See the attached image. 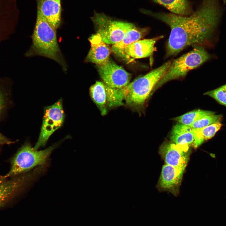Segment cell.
<instances>
[{"label":"cell","instance_id":"18","mask_svg":"<svg viewBox=\"0 0 226 226\" xmlns=\"http://www.w3.org/2000/svg\"><path fill=\"white\" fill-rule=\"evenodd\" d=\"M90 96L99 109L102 116L107 113V100L105 85L104 83L97 81L89 89Z\"/></svg>","mask_w":226,"mask_h":226},{"label":"cell","instance_id":"4","mask_svg":"<svg viewBox=\"0 0 226 226\" xmlns=\"http://www.w3.org/2000/svg\"><path fill=\"white\" fill-rule=\"evenodd\" d=\"M60 143H55L41 150L35 149L29 143H25L12 160L9 172L2 177L5 178L13 177L29 172L34 168L45 165L53 151Z\"/></svg>","mask_w":226,"mask_h":226},{"label":"cell","instance_id":"24","mask_svg":"<svg viewBox=\"0 0 226 226\" xmlns=\"http://www.w3.org/2000/svg\"><path fill=\"white\" fill-rule=\"evenodd\" d=\"M5 98L3 93L0 90V115L5 105Z\"/></svg>","mask_w":226,"mask_h":226},{"label":"cell","instance_id":"10","mask_svg":"<svg viewBox=\"0 0 226 226\" xmlns=\"http://www.w3.org/2000/svg\"><path fill=\"white\" fill-rule=\"evenodd\" d=\"M160 152L166 164L185 170L189 160V146L166 142L161 146Z\"/></svg>","mask_w":226,"mask_h":226},{"label":"cell","instance_id":"7","mask_svg":"<svg viewBox=\"0 0 226 226\" xmlns=\"http://www.w3.org/2000/svg\"><path fill=\"white\" fill-rule=\"evenodd\" d=\"M65 117L62 98L53 105L44 108L40 133L34 149L38 150L46 145L51 135L62 126Z\"/></svg>","mask_w":226,"mask_h":226},{"label":"cell","instance_id":"2","mask_svg":"<svg viewBox=\"0 0 226 226\" xmlns=\"http://www.w3.org/2000/svg\"><path fill=\"white\" fill-rule=\"evenodd\" d=\"M56 31V30L37 13L32 36V45L27 55L40 56L52 59L58 63L65 72L67 65L58 45Z\"/></svg>","mask_w":226,"mask_h":226},{"label":"cell","instance_id":"11","mask_svg":"<svg viewBox=\"0 0 226 226\" xmlns=\"http://www.w3.org/2000/svg\"><path fill=\"white\" fill-rule=\"evenodd\" d=\"M89 40L91 46L85 61L97 65L107 61L111 52L109 45L104 42L96 34L92 35Z\"/></svg>","mask_w":226,"mask_h":226},{"label":"cell","instance_id":"19","mask_svg":"<svg viewBox=\"0 0 226 226\" xmlns=\"http://www.w3.org/2000/svg\"><path fill=\"white\" fill-rule=\"evenodd\" d=\"M222 126V124L218 121L202 128H192L194 147H198L205 141L213 137Z\"/></svg>","mask_w":226,"mask_h":226},{"label":"cell","instance_id":"15","mask_svg":"<svg viewBox=\"0 0 226 226\" xmlns=\"http://www.w3.org/2000/svg\"><path fill=\"white\" fill-rule=\"evenodd\" d=\"M147 30L146 28H140L135 26L127 32L121 41L112 45L111 48V52L126 61H132L125 54V48L128 45L140 40L145 35Z\"/></svg>","mask_w":226,"mask_h":226},{"label":"cell","instance_id":"14","mask_svg":"<svg viewBox=\"0 0 226 226\" xmlns=\"http://www.w3.org/2000/svg\"><path fill=\"white\" fill-rule=\"evenodd\" d=\"M184 170L167 164L163 166L159 184L162 189L175 191L180 184Z\"/></svg>","mask_w":226,"mask_h":226},{"label":"cell","instance_id":"1","mask_svg":"<svg viewBox=\"0 0 226 226\" xmlns=\"http://www.w3.org/2000/svg\"><path fill=\"white\" fill-rule=\"evenodd\" d=\"M142 11L170 28L166 48L167 56L175 55L188 46H200L206 41L216 26L221 13L218 0H202L199 7L188 16L143 9Z\"/></svg>","mask_w":226,"mask_h":226},{"label":"cell","instance_id":"12","mask_svg":"<svg viewBox=\"0 0 226 226\" xmlns=\"http://www.w3.org/2000/svg\"><path fill=\"white\" fill-rule=\"evenodd\" d=\"M163 37V36H160L135 41L125 48V54L132 61L134 59L148 57L155 51L154 46L156 42Z\"/></svg>","mask_w":226,"mask_h":226},{"label":"cell","instance_id":"23","mask_svg":"<svg viewBox=\"0 0 226 226\" xmlns=\"http://www.w3.org/2000/svg\"><path fill=\"white\" fill-rule=\"evenodd\" d=\"M204 94L213 98L219 104L226 106V89L224 85L207 92Z\"/></svg>","mask_w":226,"mask_h":226},{"label":"cell","instance_id":"26","mask_svg":"<svg viewBox=\"0 0 226 226\" xmlns=\"http://www.w3.org/2000/svg\"><path fill=\"white\" fill-rule=\"evenodd\" d=\"M223 0L224 1V3H225V2H226V0Z\"/></svg>","mask_w":226,"mask_h":226},{"label":"cell","instance_id":"17","mask_svg":"<svg viewBox=\"0 0 226 226\" xmlns=\"http://www.w3.org/2000/svg\"><path fill=\"white\" fill-rule=\"evenodd\" d=\"M171 12L181 16H188L193 12L189 0H153Z\"/></svg>","mask_w":226,"mask_h":226},{"label":"cell","instance_id":"6","mask_svg":"<svg viewBox=\"0 0 226 226\" xmlns=\"http://www.w3.org/2000/svg\"><path fill=\"white\" fill-rule=\"evenodd\" d=\"M92 20L96 33L108 45H114L124 37L127 32L135 25L124 21L113 20L101 13H96Z\"/></svg>","mask_w":226,"mask_h":226},{"label":"cell","instance_id":"21","mask_svg":"<svg viewBox=\"0 0 226 226\" xmlns=\"http://www.w3.org/2000/svg\"><path fill=\"white\" fill-rule=\"evenodd\" d=\"M105 85L107 105L110 107L123 105L124 97L121 88H112Z\"/></svg>","mask_w":226,"mask_h":226},{"label":"cell","instance_id":"22","mask_svg":"<svg viewBox=\"0 0 226 226\" xmlns=\"http://www.w3.org/2000/svg\"><path fill=\"white\" fill-rule=\"evenodd\" d=\"M222 117V115L213 114L205 116L199 119L189 126L192 128H202L220 121Z\"/></svg>","mask_w":226,"mask_h":226},{"label":"cell","instance_id":"20","mask_svg":"<svg viewBox=\"0 0 226 226\" xmlns=\"http://www.w3.org/2000/svg\"><path fill=\"white\" fill-rule=\"evenodd\" d=\"M215 112L210 111L197 110H192L172 119L180 124L190 126L202 117L206 115H213Z\"/></svg>","mask_w":226,"mask_h":226},{"label":"cell","instance_id":"25","mask_svg":"<svg viewBox=\"0 0 226 226\" xmlns=\"http://www.w3.org/2000/svg\"><path fill=\"white\" fill-rule=\"evenodd\" d=\"M11 143L12 142L7 139L0 132V144H9Z\"/></svg>","mask_w":226,"mask_h":226},{"label":"cell","instance_id":"13","mask_svg":"<svg viewBox=\"0 0 226 226\" xmlns=\"http://www.w3.org/2000/svg\"><path fill=\"white\" fill-rule=\"evenodd\" d=\"M37 13L43 16L56 30L61 22V0H39Z\"/></svg>","mask_w":226,"mask_h":226},{"label":"cell","instance_id":"8","mask_svg":"<svg viewBox=\"0 0 226 226\" xmlns=\"http://www.w3.org/2000/svg\"><path fill=\"white\" fill-rule=\"evenodd\" d=\"M43 171L39 167L30 172L10 179L0 177V207L4 206L28 186L29 183Z\"/></svg>","mask_w":226,"mask_h":226},{"label":"cell","instance_id":"16","mask_svg":"<svg viewBox=\"0 0 226 226\" xmlns=\"http://www.w3.org/2000/svg\"><path fill=\"white\" fill-rule=\"evenodd\" d=\"M170 138L174 143L181 146H189L194 142L192 128L181 124L173 126Z\"/></svg>","mask_w":226,"mask_h":226},{"label":"cell","instance_id":"9","mask_svg":"<svg viewBox=\"0 0 226 226\" xmlns=\"http://www.w3.org/2000/svg\"><path fill=\"white\" fill-rule=\"evenodd\" d=\"M97 66L100 77L108 86L120 89L130 83L131 74L110 59L106 62Z\"/></svg>","mask_w":226,"mask_h":226},{"label":"cell","instance_id":"3","mask_svg":"<svg viewBox=\"0 0 226 226\" xmlns=\"http://www.w3.org/2000/svg\"><path fill=\"white\" fill-rule=\"evenodd\" d=\"M171 62V61H167L121 88L126 104L133 106L143 105L167 70Z\"/></svg>","mask_w":226,"mask_h":226},{"label":"cell","instance_id":"27","mask_svg":"<svg viewBox=\"0 0 226 226\" xmlns=\"http://www.w3.org/2000/svg\"><path fill=\"white\" fill-rule=\"evenodd\" d=\"M224 86L226 89V84H225V85H224Z\"/></svg>","mask_w":226,"mask_h":226},{"label":"cell","instance_id":"5","mask_svg":"<svg viewBox=\"0 0 226 226\" xmlns=\"http://www.w3.org/2000/svg\"><path fill=\"white\" fill-rule=\"evenodd\" d=\"M194 47L190 52L171 62L167 70L155 86L153 91L168 82L184 77L190 71L197 68L209 59L210 55L202 47L197 46Z\"/></svg>","mask_w":226,"mask_h":226}]
</instances>
